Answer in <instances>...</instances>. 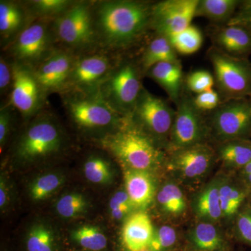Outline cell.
<instances>
[{
    "label": "cell",
    "mask_w": 251,
    "mask_h": 251,
    "mask_svg": "<svg viewBox=\"0 0 251 251\" xmlns=\"http://www.w3.org/2000/svg\"><path fill=\"white\" fill-rule=\"evenodd\" d=\"M151 10L139 1H101L94 13L96 36L110 49L126 47L151 24Z\"/></svg>",
    "instance_id": "cell-1"
},
{
    "label": "cell",
    "mask_w": 251,
    "mask_h": 251,
    "mask_svg": "<svg viewBox=\"0 0 251 251\" xmlns=\"http://www.w3.org/2000/svg\"><path fill=\"white\" fill-rule=\"evenodd\" d=\"M125 168L148 171L161 163L162 153L153 140L126 117L115 133L104 137L101 141Z\"/></svg>",
    "instance_id": "cell-2"
},
{
    "label": "cell",
    "mask_w": 251,
    "mask_h": 251,
    "mask_svg": "<svg viewBox=\"0 0 251 251\" xmlns=\"http://www.w3.org/2000/svg\"><path fill=\"white\" fill-rule=\"evenodd\" d=\"M142 87L139 71L132 62H124L112 68L99 89L100 97L122 117H129Z\"/></svg>",
    "instance_id": "cell-3"
},
{
    "label": "cell",
    "mask_w": 251,
    "mask_h": 251,
    "mask_svg": "<svg viewBox=\"0 0 251 251\" xmlns=\"http://www.w3.org/2000/svg\"><path fill=\"white\" fill-rule=\"evenodd\" d=\"M64 103L73 122L84 129H99L121 125L122 117L110 108L99 92L69 91Z\"/></svg>",
    "instance_id": "cell-4"
},
{
    "label": "cell",
    "mask_w": 251,
    "mask_h": 251,
    "mask_svg": "<svg viewBox=\"0 0 251 251\" xmlns=\"http://www.w3.org/2000/svg\"><path fill=\"white\" fill-rule=\"evenodd\" d=\"M62 131L53 117H36L18 140L16 155L25 162L35 161L58 151L62 145Z\"/></svg>",
    "instance_id": "cell-5"
},
{
    "label": "cell",
    "mask_w": 251,
    "mask_h": 251,
    "mask_svg": "<svg viewBox=\"0 0 251 251\" xmlns=\"http://www.w3.org/2000/svg\"><path fill=\"white\" fill-rule=\"evenodd\" d=\"M209 58L218 87L228 100L249 98L251 93L250 62L218 49L211 50Z\"/></svg>",
    "instance_id": "cell-6"
},
{
    "label": "cell",
    "mask_w": 251,
    "mask_h": 251,
    "mask_svg": "<svg viewBox=\"0 0 251 251\" xmlns=\"http://www.w3.org/2000/svg\"><path fill=\"white\" fill-rule=\"evenodd\" d=\"M176 112L166 100L142 89L130 120L144 133L163 140L170 138Z\"/></svg>",
    "instance_id": "cell-7"
},
{
    "label": "cell",
    "mask_w": 251,
    "mask_h": 251,
    "mask_svg": "<svg viewBox=\"0 0 251 251\" xmlns=\"http://www.w3.org/2000/svg\"><path fill=\"white\" fill-rule=\"evenodd\" d=\"M54 31L63 44L80 49L92 45L97 39L94 13L90 3H74L55 18Z\"/></svg>",
    "instance_id": "cell-8"
},
{
    "label": "cell",
    "mask_w": 251,
    "mask_h": 251,
    "mask_svg": "<svg viewBox=\"0 0 251 251\" xmlns=\"http://www.w3.org/2000/svg\"><path fill=\"white\" fill-rule=\"evenodd\" d=\"M213 129L220 140H251V102L249 98L230 99L217 108Z\"/></svg>",
    "instance_id": "cell-9"
},
{
    "label": "cell",
    "mask_w": 251,
    "mask_h": 251,
    "mask_svg": "<svg viewBox=\"0 0 251 251\" xmlns=\"http://www.w3.org/2000/svg\"><path fill=\"white\" fill-rule=\"evenodd\" d=\"M12 68L10 105L25 118L38 113L46 94L36 79L34 69L15 62Z\"/></svg>",
    "instance_id": "cell-10"
},
{
    "label": "cell",
    "mask_w": 251,
    "mask_h": 251,
    "mask_svg": "<svg viewBox=\"0 0 251 251\" xmlns=\"http://www.w3.org/2000/svg\"><path fill=\"white\" fill-rule=\"evenodd\" d=\"M199 0H166L151 10V23L159 35L167 36L191 25Z\"/></svg>",
    "instance_id": "cell-11"
},
{
    "label": "cell",
    "mask_w": 251,
    "mask_h": 251,
    "mask_svg": "<svg viewBox=\"0 0 251 251\" xmlns=\"http://www.w3.org/2000/svg\"><path fill=\"white\" fill-rule=\"evenodd\" d=\"M51 42L47 26L42 23H34L20 32L11 51L16 62L34 69L52 52Z\"/></svg>",
    "instance_id": "cell-12"
},
{
    "label": "cell",
    "mask_w": 251,
    "mask_h": 251,
    "mask_svg": "<svg viewBox=\"0 0 251 251\" xmlns=\"http://www.w3.org/2000/svg\"><path fill=\"white\" fill-rule=\"evenodd\" d=\"M204 135L199 111L192 100L179 99L170 135V144L173 151L201 144Z\"/></svg>",
    "instance_id": "cell-13"
},
{
    "label": "cell",
    "mask_w": 251,
    "mask_h": 251,
    "mask_svg": "<svg viewBox=\"0 0 251 251\" xmlns=\"http://www.w3.org/2000/svg\"><path fill=\"white\" fill-rule=\"evenodd\" d=\"M111 69L108 59L102 54L86 56L74 60L68 87L85 93L99 92Z\"/></svg>",
    "instance_id": "cell-14"
},
{
    "label": "cell",
    "mask_w": 251,
    "mask_h": 251,
    "mask_svg": "<svg viewBox=\"0 0 251 251\" xmlns=\"http://www.w3.org/2000/svg\"><path fill=\"white\" fill-rule=\"evenodd\" d=\"M74 60L69 52L53 50L34 68L36 79L44 93L61 92L68 88Z\"/></svg>",
    "instance_id": "cell-15"
},
{
    "label": "cell",
    "mask_w": 251,
    "mask_h": 251,
    "mask_svg": "<svg viewBox=\"0 0 251 251\" xmlns=\"http://www.w3.org/2000/svg\"><path fill=\"white\" fill-rule=\"evenodd\" d=\"M214 153L202 143L173 151L169 168L184 179L194 181L203 177L210 170Z\"/></svg>",
    "instance_id": "cell-16"
},
{
    "label": "cell",
    "mask_w": 251,
    "mask_h": 251,
    "mask_svg": "<svg viewBox=\"0 0 251 251\" xmlns=\"http://www.w3.org/2000/svg\"><path fill=\"white\" fill-rule=\"evenodd\" d=\"M155 230L148 214L143 211L130 214L124 224L122 239L128 251L150 249Z\"/></svg>",
    "instance_id": "cell-17"
},
{
    "label": "cell",
    "mask_w": 251,
    "mask_h": 251,
    "mask_svg": "<svg viewBox=\"0 0 251 251\" xmlns=\"http://www.w3.org/2000/svg\"><path fill=\"white\" fill-rule=\"evenodd\" d=\"M251 188L241 176L221 177L219 194L223 218L235 219L238 213L247 204Z\"/></svg>",
    "instance_id": "cell-18"
},
{
    "label": "cell",
    "mask_w": 251,
    "mask_h": 251,
    "mask_svg": "<svg viewBox=\"0 0 251 251\" xmlns=\"http://www.w3.org/2000/svg\"><path fill=\"white\" fill-rule=\"evenodd\" d=\"M187 251H231L230 244L215 224L200 221L186 237Z\"/></svg>",
    "instance_id": "cell-19"
},
{
    "label": "cell",
    "mask_w": 251,
    "mask_h": 251,
    "mask_svg": "<svg viewBox=\"0 0 251 251\" xmlns=\"http://www.w3.org/2000/svg\"><path fill=\"white\" fill-rule=\"evenodd\" d=\"M126 191L135 208L145 209L152 202L156 187L148 171L125 168Z\"/></svg>",
    "instance_id": "cell-20"
},
{
    "label": "cell",
    "mask_w": 251,
    "mask_h": 251,
    "mask_svg": "<svg viewBox=\"0 0 251 251\" xmlns=\"http://www.w3.org/2000/svg\"><path fill=\"white\" fill-rule=\"evenodd\" d=\"M221 177L211 180L193 199V212L200 221L215 224L223 218L219 188Z\"/></svg>",
    "instance_id": "cell-21"
},
{
    "label": "cell",
    "mask_w": 251,
    "mask_h": 251,
    "mask_svg": "<svg viewBox=\"0 0 251 251\" xmlns=\"http://www.w3.org/2000/svg\"><path fill=\"white\" fill-rule=\"evenodd\" d=\"M215 39L225 53L243 59L251 54V33L240 26L227 25L219 31Z\"/></svg>",
    "instance_id": "cell-22"
},
{
    "label": "cell",
    "mask_w": 251,
    "mask_h": 251,
    "mask_svg": "<svg viewBox=\"0 0 251 251\" xmlns=\"http://www.w3.org/2000/svg\"><path fill=\"white\" fill-rule=\"evenodd\" d=\"M151 78L161 85L171 99L178 103L182 82V69L179 62H161L149 71Z\"/></svg>",
    "instance_id": "cell-23"
},
{
    "label": "cell",
    "mask_w": 251,
    "mask_h": 251,
    "mask_svg": "<svg viewBox=\"0 0 251 251\" xmlns=\"http://www.w3.org/2000/svg\"><path fill=\"white\" fill-rule=\"evenodd\" d=\"M237 0H201L196 16H202L215 23H229L239 7Z\"/></svg>",
    "instance_id": "cell-24"
},
{
    "label": "cell",
    "mask_w": 251,
    "mask_h": 251,
    "mask_svg": "<svg viewBox=\"0 0 251 251\" xmlns=\"http://www.w3.org/2000/svg\"><path fill=\"white\" fill-rule=\"evenodd\" d=\"M219 154L228 168L241 171L251 161V140L226 142L220 148Z\"/></svg>",
    "instance_id": "cell-25"
},
{
    "label": "cell",
    "mask_w": 251,
    "mask_h": 251,
    "mask_svg": "<svg viewBox=\"0 0 251 251\" xmlns=\"http://www.w3.org/2000/svg\"><path fill=\"white\" fill-rule=\"evenodd\" d=\"M156 201L161 210L168 216H180L186 210L184 193L173 181H168L162 186L157 193Z\"/></svg>",
    "instance_id": "cell-26"
},
{
    "label": "cell",
    "mask_w": 251,
    "mask_h": 251,
    "mask_svg": "<svg viewBox=\"0 0 251 251\" xmlns=\"http://www.w3.org/2000/svg\"><path fill=\"white\" fill-rule=\"evenodd\" d=\"M176 51L166 36L159 35L149 44L144 52L143 69L150 71L153 66L161 62H179Z\"/></svg>",
    "instance_id": "cell-27"
},
{
    "label": "cell",
    "mask_w": 251,
    "mask_h": 251,
    "mask_svg": "<svg viewBox=\"0 0 251 251\" xmlns=\"http://www.w3.org/2000/svg\"><path fill=\"white\" fill-rule=\"evenodd\" d=\"M176 52L182 54H192L201 49L203 43L201 31L192 25L184 30L167 36Z\"/></svg>",
    "instance_id": "cell-28"
},
{
    "label": "cell",
    "mask_w": 251,
    "mask_h": 251,
    "mask_svg": "<svg viewBox=\"0 0 251 251\" xmlns=\"http://www.w3.org/2000/svg\"><path fill=\"white\" fill-rule=\"evenodd\" d=\"M24 11L19 5L10 1L0 2V32L9 37L19 30L23 25Z\"/></svg>",
    "instance_id": "cell-29"
},
{
    "label": "cell",
    "mask_w": 251,
    "mask_h": 251,
    "mask_svg": "<svg viewBox=\"0 0 251 251\" xmlns=\"http://www.w3.org/2000/svg\"><path fill=\"white\" fill-rule=\"evenodd\" d=\"M72 237L84 249L92 251L103 250L107 247V239L105 234L94 226H82L75 229Z\"/></svg>",
    "instance_id": "cell-30"
},
{
    "label": "cell",
    "mask_w": 251,
    "mask_h": 251,
    "mask_svg": "<svg viewBox=\"0 0 251 251\" xmlns=\"http://www.w3.org/2000/svg\"><path fill=\"white\" fill-rule=\"evenodd\" d=\"M27 251H55V241L52 230L43 224L33 226L28 232Z\"/></svg>",
    "instance_id": "cell-31"
},
{
    "label": "cell",
    "mask_w": 251,
    "mask_h": 251,
    "mask_svg": "<svg viewBox=\"0 0 251 251\" xmlns=\"http://www.w3.org/2000/svg\"><path fill=\"white\" fill-rule=\"evenodd\" d=\"M64 183L62 176L54 173L42 175L29 186V196L34 201H44L53 194Z\"/></svg>",
    "instance_id": "cell-32"
},
{
    "label": "cell",
    "mask_w": 251,
    "mask_h": 251,
    "mask_svg": "<svg viewBox=\"0 0 251 251\" xmlns=\"http://www.w3.org/2000/svg\"><path fill=\"white\" fill-rule=\"evenodd\" d=\"M84 174L94 184H105L111 182L112 173L108 162L99 157H91L84 164Z\"/></svg>",
    "instance_id": "cell-33"
},
{
    "label": "cell",
    "mask_w": 251,
    "mask_h": 251,
    "mask_svg": "<svg viewBox=\"0 0 251 251\" xmlns=\"http://www.w3.org/2000/svg\"><path fill=\"white\" fill-rule=\"evenodd\" d=\"M69 0H34L28 3V9L31 14L37 17H58L67 11L72 5Z\"/></svg>",
    "instance_id": "cell-34"
},
{
    "label": "cell",
    "mask_w": 251,
    "mask_h": 251,
    "mask_svg": "<svg viewBox=\"0 0 251 251\" xmlns=\"http://www.w3.org/2000/svg\"><path fill=\"white\" fill-rule=\"evenodd\" d=\"M150 249L153 251H180L177 231L171 226H162L155 230Z\"/></svg>",
    "instance_id": "cell-35"
},
{
    "label": "cell",
    "mask_w": 251,
    "mask_h": 251,
    "mask_svg": "<svg viewBox=\"0 0 251 251\" xmlns=\"http://www.w3.org/2000/svg\"><path fill=\"white\" fill-rule=\"evenodd\" d=\"M87 206V201L82 195L69 193L59 198L56 204V210L62 217L72 219L82 214Z\"/></svg>",
    "instance_id": "cell-36"
},
{
    "label": "cell",
    "mask_w": 251,
    "mask_h": 251,
    "mask_svg": "<svg viewBox=\"0 0 251 251\" xmlns=\"http://www.w3.org/2000/svg\"><path fill=\"white\" fill-rule=\"evenodd\" d=\"M234 221V234L238 240L251 247V211L247 204L238 213Z\"/></svg>",
    "instance_id": "cell-37"
},
{
    "label": "cell",
    "mask_w": 251,
    "mask_h": 251,
    "mask_svg": "<svg viewBox=\"0 0 251 251\" xmlns=\"http://www.w3.org/2000/svg\"><path fill=\"white\" fill-rule=\"evenodd\" d=\"M186 84L191 92L199 94L213 90L214 78L207 71L198 70L188 75Z\"/></svg>",
    "instance_id": "cell-38"
},
{
    "label": "cell",
    "mask_w": 251,
    "mask_h": 251,
    "mask_svg": "<svg viewBox=\"0 0 251 251\" xmlns=\"http://www.w3.org/2000/svg\"><path fill=\"white\" fill-rule=\"evenodd\" d=\"M227 25L240 26L251 33V0L241 1L237 11Z\"/></svg>",
    "instance_id": "cell-39"
},
{
    "label": "cell",
    "mask_w": 251,
    "mask_h": 251,
    "mask_svg": "<svg viewBox=\"0 0 251 251\" xmlns=\"http://www.w3.org/2000/svg\"><path fill=\"white\" fill-rule=\"evenodd\" d=\"M219 94L214 90L198 94L193 100V103L198 111L214 110L219 106Z\"/></svg>",
    "instance_id": "cell-40"
},
{
    "label": "cell",
    "mask_w": 251,
    "mask_h": 251,
    "mask_svg": "<svg viewBox=\"0 0 251 251\" xmlns=\"http://www.w3.org/2000/svg\"><path fill=\"white\" fill-rule=\"evenodd\" d=\"M11 124V109L8 106L1 108L0 110V146L2 150L10 132Z\"/></svg>",
    "instance_id": "cell-41"
},
{
    "label": "cell",
    "mask_w": 251,
    "mask_h": 251,
    "mask_svg": "<svg viewBox=\"0 0 251 251\" xmlns=\"http://www.w3.org/2000/svg\"><path fill=\"white\" fill-rule=\"evenodd\" d=\"M12 83V68L6 62L4 57L0 59V90L1 94L7 90L8 86Z\"/></svg>",
    "instance_id": "cell-42"
},
{
    "label": "cell",
    "mask_w": 251,
    "mask_h": 251,
    "mask_svg": "<svg viewBox=\"0 0 251 251\" xmlns=\"http://www.w3.org/2000/svg\"><path fill=\"white\" fill-rule=\"evenodd\" d=\"M123 206H130V207L135 208L133 202L130 201L126 191H117L113 195L109 202L110 210L117 209V208L123 207Z\"/></svg>",
    "instance_id": "cell-43"
},
{
    "label": "cell",
    "mask_w": 251,
    "mask_h": 251,
    "mask_svg": "<svg viewBox=\"0 0 251 251\" xmlns=\"http://www.w3.org/2000/svg\"><path fill=\"white\" fill-rule=\"evenodd\" d=\"M8 191L6 189V183L2 177L0 183V207L2 209L6 205L8 199Z\"/></svg>",
    "instance_id": "cell-44"
},
{
    "label": "cell",
    "mask_w": 251,
    "mask_h": 251,
    "mask_svg": "<svg viewBox=\"0 0 251 251\" xmlns=\"http://www.w3.org/2000/svg\"><path fill=\"white\" fill-rule=\"evenodd\" d=\"M240 175L242 176L243 178H244V179L245 180L246 182H247L248 185H249V186L251 188V174L247 175Z\"/></svg>",
    "instance_id": "cell-45"
},
{
    "label": "cell",
    "mask_w": 251,
    "mask_h": 251,
    "mask_svg": "<svg viewBox=\"0 0 251 251\" xmlns=\"http://www.w3.org/2000/svg\"><path fill=\"white\" fill-rule=\"evenodd\" d=\"M247 205L249 206V209H250L251 211V193L250 196H249V199H248Z\"/></svg>",
    "instance_id": "cell-46"
},
{
    "label": "cell",
    "mask_w": 251,
    "mask_h": 251,
    "mask_svg": "<svg viewBox=\"0 0 251 251\" xmlns=\"http://www.w3.org/2000/svg\"><path fill=\"white\" fill-rule=\"evenodd\" d=\"M140 251H153L151 250V249H145V250Z\"/></svg>",
    "instance_id": "cell-47"
},
{
    "label": "cell",
    "mask_w": 251,
    "mask_h": 251,
    "mask_svg": "<svg viewBox=\"0 0 251 251\" xmlns=\"http://www.w3.org/2000/svg\"></svg>",
    "instance_id": "cell-48"
}]
</instances>
